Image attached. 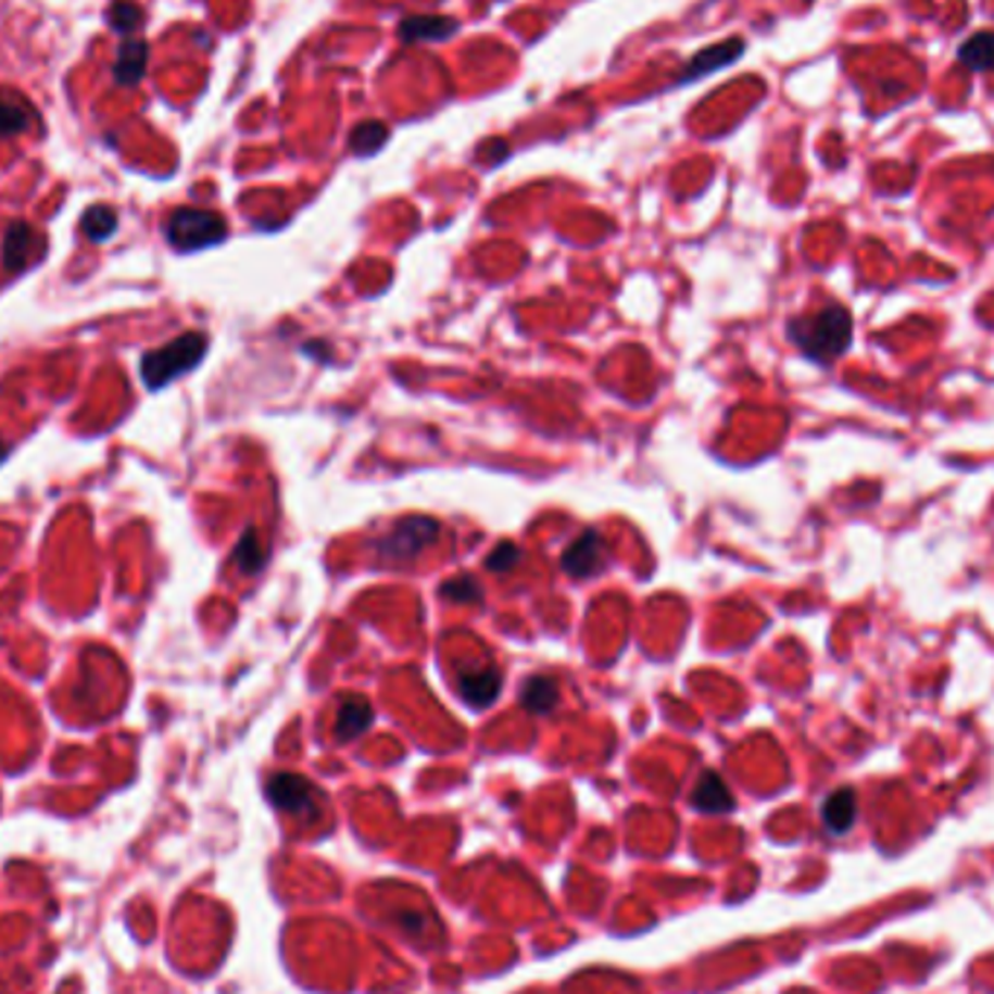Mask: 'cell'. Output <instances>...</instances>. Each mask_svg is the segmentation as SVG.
I'll return each instance as SVG.
<instances>
[{
  "instance_id": "6da1fadb",
  "label": "cell",
  "mask_w": 994,
  "mask_h": 994,
  "mask_svg": "<svg viewBox=\"0 0 994 994\" xmlns=\"http://www.w3.org/2000/svg\"><path fill=\"white\" fill-rule=\"evenodd\" d=\"M789 338L797 343L803 355L829 364L841 358L852 343V317L843 305H826L820 312L794 317L789 323Z\"/></svg>"
},
{
  "instance_id": "7a4b0ae2",
  "label": "cell",
  "mask_w": 994,
  "mask_h": 994,
  "mask_svg": "<svg viewBox=\"0 0 994 994\" xmlns=\"http://www.w3.org/2000/svg\"><path fill=\"white\" fill-rule=\"evenodd\" d=\"M206 347H210V341L201 331H187L161 350L146 352L143 361H140V378L149 390H161L178 376H187L189 369H196L204 358Z\"/></svg>"
},
{
  "instance_id": "3957f363",
  "label": "cell",
  "mask_w": 994,
  "mask_h": 994,
  "mask_svg": "<svg viewBox=\"0 0 994 994\" xmlns=\"http://www.w3.org/2000/svg\"><path fill=\"white\" fill-rule=\"evenodd\" d=\"M166 242L180 253H196L213 244L225 242L227 225L225 218L213 210H198V206H180L166 218Z\"/></svg>"
},
{
  "instance_id": "277c9868",
  "label": "cell",
  "mask_w": 994,
  "mask_h": 994,
  "mask_svg": "<svg viewBox=\"0 0 994 994\" xmlns=\"http://www.w3.org/2000/svg\"><path fill=\"white\" fill-rule=\"evenodd\" d=\"M437 538L439 524L433 518H421V515H416V518L399 520L393 527V532H390V536L381 541V546H378V556H381V562H387V565L411 562V558L419 556L425 546L433 544Z\"/></svg>"
},
{
  "instance_id": "5b68a950",
  "label": "cell",
  "mask_w": 994,
  "mask_h": 994,
  "mask_svg": "<svg viewBox=\"0 0 994 994\" xmlns=\"http://www.w3.org/2000/svg\"><path fill=\"white\" fill-rule=\"evenodd\" d=\"M314 797L317 791L300 773H277L268 782V800L288 815H309L314 811Z\"/></svg>"
},
{
  "instance_id": "8992f818",
  "label": "cell",
  "mask_w": 994,
  "mask_h": 994,
  "mask_svg": "<svg viewBox=\"0 0 994 994\" xmlns=\"http://www.w3.org/2000/svg\"><path fill=\"white\" fill-rule=\"evenodd\" d=\"M602 562H605V541H602V536L596 529L582 532L574 544L567 546L565 556H562L565 574H570L574 579H584V576L600 574Z\"/></svg>"
},
{
  "instance_id": "52a82bcc",
  "label": "cell",
  "mask_w": 994,
  "mask_h": 994,
  "mask_svg": "<svg viewBox=\"0 0 994 994\" xmlns=\"http://www.w3.org/2000/svg\"><path fill=\"white\" fill-rule=\"evenodd\" d=\"M744 55V41L742 38H733V41H721V45H713L707 50H701V53L692 55V62L687 64V71H683L681 81H695L704 79L709 73H718L721 67H730L735 59H742Z\"/></svg>"
},
{
  "instance_id": "ba28073f",
  "label": "cell",
  "mask_w": 994,
  "mask_h": 994,
  "mask_svg": "<svg viewBox=\"0 0 994 994\" xmlns=\"http://www.w3.org/2000/svg\"><path fill=\"white\" fill-rule=\"evenodd\" d=\"M501 683L503 675L494 666H483V669H471V672L460 675L457 690L468 707L486 709L501 695Z\"/></svg>"
},
{
  "instance_id": "9c48e42d",
  "label": "cell",
  "mask_w": 994,
  "mask_h": 994,
  "mask_svg": "<svg viewBox=\"0 0 994 994\" xmlns=\"http://www.w3.org/2000/svg\"><path fill=\"white\" fill-rule=\"evenodd\" d=\"M692 806L699 811H707V815H725V811H733L735 800L716 770H704L699 785L692 791Z\"/></svg>"
},
{
  "instance_id": "30bf717a",
  "label": "cell",
  "mask_w": 994,
  "mask_h": 994,
  "mask_svg": "<svg viewBox=\"0 0 994 994\" xmlns=\"http://www.w3.org/2000/svg\"><path fill=\"white\" fill-rule=\"evenodd\" d=\"M457 33V24L439 15H411L399 24V38L404 45H419V41H445Z\"/></svg>"
},
{
  "instance_id": "8fae6325",
  "label": "cell",
  "mask_w": 994,
  "mask_h": 994,
  "mask_svg": "<svg viewBox=\"0 0 994 994\" xmlns=\"http://www.w3.org/2000/svg\"><path fill=\"white\" fill-rule=\"evenodd\" d=\"M820 817H823V826L832 834L850 832L852 826H855V817H858V797H855V791L852 789L832 791V794L823 800Z\"/></svg>"
},
{
  "instance_id": "7c38bea8",
  "label": "cell",
  "mask_w": 994,
  "mask_h": 994,
  "mask_svg": "<svg viewBox=\"0 0 994 994\" xmlns=\"http://www.w3.org/2000/svg\"><path fill=\"white\" fill-rule=\"evenodd\" d=\"M38 242H41V239H38V234L33 227L24 225V222H15V225L7 230V236H3V265L10 270L27 268L29 260L36 256Z\"/></svg>"
},
{
  "instance_id": "4fadbf2b",
  "label": "cell",
  "mask_w": 994,
  "mask_h": 994,
  "mask_svg": "<svg viewBox=\"0 0 994 994\" xmlns=\"http://www.w3.org/2000/svg\"><path fill=\"white\" fill-rule=\"evenodd\" d=\"M373 707H369L367 699H358V695H350V699L341 701V709H338V718H335V735L341 739V742H350V739H358L361 733H367L369 725H373Z\"/></svg>"
},
{
  "instance_id": "5bb4252c",
  "label": "cell",
  "mask_w": 994,
  "mask_h": 994,
  "mask_svg": "<svg viewBox=\"0 0 994 994\" xmlns=\"http://www.w3.org/2000/svg\"><path fill=\"white\" fill-rule=\"evenodd\" d=\"M146 64H149V45L146 41H123L117 62H114V81L119 88H135L143 79Z\"/></svg>"
},
{
  "instance_id": "9a60e30c",
  "label": "cell",
  "mask_w": 994,
  "mask_h": 994,
  "mask_svg": "<svg viewBox=\"0 0 994 994\" xmlns=\"http://www.w3.org/2000/svg\"><path fill=\"white\" fill-rule=\"evenodd\" d=\"M33 117H36V111L27 99L12 90H0V137H15L27 131Z\"/></svg>"
},
{
  "instance_id": "2e32d148",
  "label": "cell",
  "mask_w": 994,
  "mask_h": 994,
  "mask_svg": "<svg viewBox=\"0 0 994 994\" xmlns=\"http://www.w3.org/2000/svg\"><path fill=\"white\" fill-rule=\"evenodd\" d=\"M520 704L527 713L532 716H544V713H553L558 704V687L553 678H544V675H532L527 683H524V690H520Z\"/></svg>"
},
{
  "instance_id": "e0dca14e",
  "label": "cell",
  "mask_w": 994,
  "mask_h": 994,
  "mask_svg": "<svg viewBox=\"0 0 994 994\" xmlns=\"http://www.w3.org/2000/svg\"><path fill=\"white\" fill-rule=\"evenodd\" d=\"M957 59L959 64H966L968 71H994V29H983V33H974L971 38H966L959 45Z\"/></svg>"
},
{
  "instance_id": "ac0fdd59",
  "label": "cell",
  "mask_w": 994,
  "mask_h": 994,
  "mask_svg": "<svg viewBox=\"0 0 994 994\" xmlns=\"http://www.w3.org/2000/svg\"><path fill=\"white\" fill-rule=\"evenodd\" d=\"M387 126L385 123H378V119H367V123H361V126L352 128L350 137V149L358 158H373V154L387 143Z\"/></svg>"
},
{
  "instance_id": "d6986e66",
  "label": "cell",
  "mask_w": 994,
  "mask_h": 994,
  "mask_svg": "<svg viewBox=\"0 0 994 994\" xmlns=\"http://www.w3.org/2000/svg\"><path fill=\"white\" fill-rule=\"evenodd\" d=\"M114 230H117V213L111 206L97 204L81 215V234L88 236L90 242H105L108 236H114Z\"/></svg>"
},
{
  "instance_id": "ffe728a7",
  "label": "cell",
  "mask_w": 994,
  "mask_h": 994,
  "mask_svg": "<svg viewBox=\"0 0 994 994\" xmlns=\"http://www.w3.org/2000/svg\"><path fill=\"white\" fill-rule=\"evenodd\" d=\"M236 567L242 570V574H260L262 565H265V550H262V541L256 536V529L248 527L239 538V544H236L234 553Z\"/></svg>"
},
{
  "instance_id": "44dd1931",
  "label": "cell",
  "mask_w": 994,
  "mask_h": 994,
  "mask_svg": "<svg viewBox=\"0 0 994 994\" xmlns=\"http://www.w3.org/2000/svg\"><path fill=\"white\" fill-rule=\"evenodd\" d=\"M105 21L108 27L114 29L117 36H131V33L143 24V10H140L137 3L117 0V3H111L105 10Z\"/></svg>"
},
{
  "instance_id": "7402d4cb",
  "label": "cell",
  "mask_w": 994,
  "mask_h": 994,
  "mask_svg": "<svg viewBox=\"0 0 994 994\" xmlns=\"http://www.w3.org/2000/svg\"><path fill=\"white\" fill-rule=\"evenodd\" d=\"M442 596L451 602H480L483 600V593L477 588V582L471 576H457V579H451V582L442 584Z\"/></svg>"
},
{
  "instance_id": "603a6c76",
  "label": "cell",
  "mask_w": 994,
  "mask_h": 994,
  "mask_svg": "<svg viewBox=\"0 0 994 994\" xmlns=\"http://www.w3.org/2000/svg\"><path fill=\"white\" fill-rule=\"evenodd\" d=\"M518 558H520L518 546L506 541V544H501L498 550H492V553H489V558H486V570H492V574H506V570H512V567H515V562H518Z\"/></svg>"
},
{
  "instance_id": "cb8c5ba5",
  "label": "cell",
  "mask_w": 994,
  "mask_h": 994,
  "mask_svg": "<svg viewBox=\"0 0 994 994\" xmlns=\"http://www.w3.org/2000/svg\"><path fill=\"white\" fill-rule=\"evenodd\" d=\"M3 460H7V442L0 439V463H3Z\"/></svg>"
}]
</instances>
